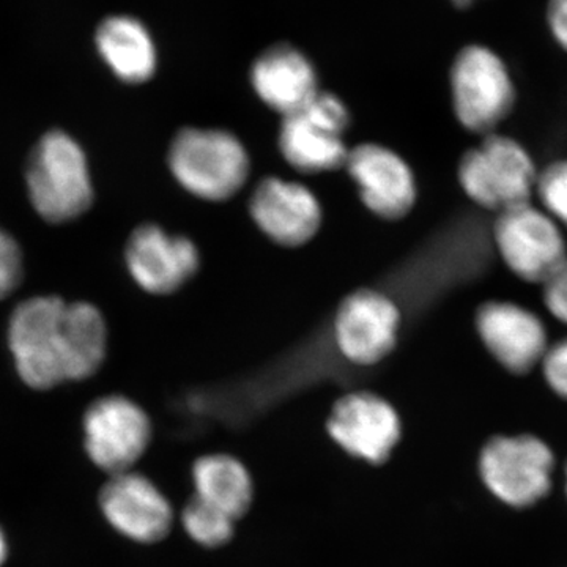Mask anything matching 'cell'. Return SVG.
I'll use <instances>...</instances> for the list:
<instances>
[{
	"label": "cell",
	"mask_w": 567,
	"mask_h": 567,
	"mask_svg": "<svg viewBox=\"0 0 567 567\" xmlns=\"http://www.w3.org/2000/svg\"><path fill=\"white\" fill-rule=\"evenodd\" d=\"M9 344L22 382L48 390L89 379L102 368L107 327L92 303L35 297L11 315Z\"/></svg>",
	"instance_id": "1"
},
{
	"label": "cell",
	"mask_w": 567,
	"mask_h": 567,
	"mask_svg": "<svg viewBox=\"0 0 567 567\" xmlns=\"http://www.w3.org/2000/svg\"><path fill=\"white\" fill-rule=\"evenodd\" d=\"M167 164L185 192L208 203L234 197L251 173L244 142L226 130H182L171 144Z\"/></svg>",
	"instance_id": "2"
},
{
	"label": "cell",
	"mask_w": 567,
	"mask_h": 567,
	"mask_svg": "<svg viewBox=\"0 0 567 567\" xmlns=\"http://www.w3.org/2000/svg\"><path fill=\"white\" fill-rule=\"evenodd\" d=\"M29 197L48 223L80 218L93 203L87 158L73 137L50 132L41 137L28 164Z\"/></svg>",
	"instance_id": "3"
},
{
	"label": "cell",
	"mask_w": 567,
	"mask_h": 567,
	"mask_svg": "<svg viewBox=\"0 0 567 567\" xmlns=\"http://www.w3.org/2000/svg\"><path fill=\"white\" fill-rule=\"evenodd\" d=\"M537 171L529 153L513 137L492 133L458 162L457 177L473 203L503 213L532 204Z\"/></svg>",
	"instance_id": "4"
},
{
	"label": "cell",
	"mask_w": 567,
	"mask_h": 567,
	"mask_svg": "<svg viewBox=\"0 0 567 567\" xmlns=\"http://www.w3.org/2000/svg\"><path fill=\"white\" fill-rule=\"evenodd\" d=\"M350 112L331 93H317L301 110L282 117L279 151L286 162L305 174L331 173L346 167L350 148L344 134Z\"/></svg>",
	"instance_id": "5"
},
{
	"label": "cell",
	"mask_w": 567,
	"mask_h": 567,
	"mask_svg": "<svg viewBox=\"0 0 567 567\" xmlns=\"http://www.w3.org/2000/svg\"><path fill=\"white\" fill-rule=\"evenodd\" d=\"M451 92L457 121L484 136L495 133L516 104V87L505 62L481 44L458 52L451 69Z\"/></svg>",
	"instance_id": "6"
},
{
	"label": "cell",
	"mask_w": 567,
	"mask_h": 567,
	"mask_svg": "<svg viewBox=\"0 0 567 567\" xmlns=\"http://www.w3.org/2000/svg\"><path fill=\"white\" fill-rule=\"evenodd\" d=\"M554 453L532 435L496 436L484 446L480 472L488 491L514 507L536 505L550 491Z\"/></svg>",
	"instance_id": "7"
},
{
	"label": "cell",
	"mask_w": 567,
	"mask_h": 567,
	"mask_svg": "<svg viewBox=\"0 0 567 567\" xmlns=\"http://www.w3.org/2000/svg\"><path fill=\"white\" fill-rule=\"evenodd\" d=\"M494 238L503 262L524 281L543 286L567 262L559 224L532 204L499 213Z\"/></svg>",
	"instance_id": "8"
},
{
	"label": "cell",
	"mask_w": 567,
	"mask_h": 567,
	"mask_svg": "<svg viewBox=\"0 0 567 567\" xmlns=\"http://www.w3.org/2000/svg\"><path fill=\"white\" fill-rule=\"evenodd\" d=\"M85 447L93 464L112 476L132 470L147 450L152 424L147 413L123 395H107L89 406Z\"/></svg>",
	"instance_id": "9"
},
{
	"label": "cell",
	"mask_w": 567,
	"mask_h": 567,
	"mask_svg": "<svg viewBox=\"0 0 567 567\" xmlns=\"http://www.w3.org/2000/svg\"><path fill=\"white\" fill-rule=\"evenodd\" d=\"M401 311L379 290L361 289L339 305L334 317V341L350 363L374 365L398 344Z\"/></svg>",
	"instance_id": "10"
},
{
	"label": "cell",
	"mask_w": 567,
	"mask_h": 567,
	"mask_svg": "<svg viewBox=\"0 0 567 567\" xmlns=\"http://www.w3.org/2000/svg\"><path fill=\"white\" fill-rule=\"evenodd\" d=\"M125 259L134 282L152 295L177 292L200 268V251L192 238L156 224H142L130 235Z\"/></svg>",
	"instance_id": "11"
},
{
	"label": "cell",
	"mask_w": 567,
	"mask_h": 567,
	"mask_svg": "<svg viewBox=\"0 0 567 567\" xmlns=\"http://www.w3.org/2000/svg\"><path fill=\"white\" fill-rule=\"evenodd\" d=\"M347 173L365 207L388 221L405 218L416 204L415 174L409 163L380 144L350 148Z\"/></svg>",
	"instance_id": "12"
},
{
	"label": "cell",
	"mask_w": 567,
	"mask_h": 567,
	"mask_svg": "<svg viewBox=\"0 0 567 567\" xmlns=\"http://www.w3.org/2000/svg\"><path fill=\"white\" fill-rule=\"evenodd\" d=\"M476 330L488 353L513 374L524 375L543 363L548 349L543 320L511 301H486L476 311Z\"/></svg>",
	"instance_id": "13"
},
{
	"label": "cell",
	"mask_w": 567,
	"mask_h": 567,
	"mask_svg": "<svg viewBox=\"0 0 567 567\" xmlns=\"http://www.w3.org/2000/svg\"><path fill=\"white\" fill-rule=\"evenodd\" d=\"M249 213L271 241L287 248L311 241L323 219L322 205L308 186L279 177L257 183L249 200Z\"/></svg>",
	"instance_id": "14"
},
{
	"label": "cell",
	"mask_w": 567,
	"mask_h": 567,
	"mask_svg": "<svg viewBox=\"0 0 567 567\" xmlns=\"http://www.w3.org/2000/svg\"><path fill=\"white\" fill-rule=\"evenodd\" d=\"M328 431L347 453L371 464H382L401 440V420L385 399L360 391L338 401Z\"/></svg>",
	"instance_id": "15"
},
{
	"label": "cell",
	"mask_w": 567,
	"mask_h": 567,
	"mask_svg": "<svg viewBox=\"0 0 567 567\" xmlns=\"http://www.w3.org/2000/svg\"><path fill=\"white\" fill-rule=\"evenodd\" d=\"M100 503L112 527L136 543H156L173 528L171 503L151 480L137 473L112 476Z\"/></svg>",
	"instance_id": "16"
},
{
	"label": "cell",
	"mask_w": 567,
	"mask_h": 567,
	"mask_svg": "<svg viewBox=\"0 0 567 567\" xmlns=\"http://www.w3.org/2000/svg\"><path fill=\"white\" fill-rule=\"evenodd\" d=\"M252 89L282 117L293 114L319 93L315 66L303 52L279 44L265 51L251 70Z\"/></svg>",
	"instance_id": "17"
},
{
	"label": "cell",
	"mask_w": 567,
	"mask_h": 567,
	"mask_svg": "<svg viewBox=\"0 0 567 567\" xmlns=\"http://www.w3.org/2000/svg\"><path fill=\"white\" fill-rule=\"evenodd\" d=\"M96 48L112 73L128 84L151 80L156 70V48L151 33L132 17H111L100 24Z\"/></svg>",
	"instance_id": "18"
},
{
	"label": "cell",
	"mask_w": 567,
	"mask_h": 567,
	"mask_svg": "<svg viewBox=\"0 0 567 567\" xmlns=\"http://www.w3.org/2000/svg\"><path fill=\"white\" fill-rule=\"evenodd\" d=\"M197 498L223 511L234 520L244 516L252 502V480L244 464L227 454L205 456L194 464Z\"/></svg>",
	"instance_id": "19"
},
{
	"label": "cell",
	"mask_w": 567,
	"mask_h": 567,
	"mask_svg": "<svg viewBox=\"0 0 567 567\" xmlns=\"http://www.w3.org/2000/svg\"><path fill=\"white\" fill-rule=\"evenodd\" d=\"M183 528L205 547L224 546L234 535L233 517L194 496L182 514Z\"/></svg>",
	"instance_id": "20"
},
{
	"label": "cell",
	"mask_w": 567,
	"mask_h": 567,
	"mask_svg": "<svg viewBox=\"0 0 567 567\" xmlns=\"http://www.w3.org/2000/svg\"><path fill=\"white\" fill-rule=\"evenodd\" d=\"M535 193L546 207L547 215L567 229V159L548 164L537 175Z\"/></svg>",
	"instance_id": "21"
},
{
	"label": "cell",
	"mask_w": 567,
	"mask_h": 567,
	"mask_svg": "<svg viewBox=\"0 0 567 567\" xmlns=\"http://www.w3.org/2000/svg\"><path fill=\"white\" fill-rule=\"evenodd\" d=\"M22 278V254L13 237L0 229V300L9 297Z\"/></svg>",
	"instance_id": "22"
},
{
	"label": "cell",
	"mask_w": 567,
	"mask_h": 567,
	"mask_svg": "<svg viewBox=\"0 0 567 567\" xmlns=\"http://www.w3.org/2000/svg\"><path fill=\"white\" fill-rule=\"evenodd\" d=\"M544 375L548 385L563 399H567V338L548 346L543 360Z\"/></svg>",
	"instance_id": "23"
},
{
	"label": "cell",
	"mask_w": 567,
	"mask_h": 567,
	"mask_svg": "<svg viewBox=\"0 0 567 567\" xmlns=\"http://www.w3.org/2000/svg\"><path fill=\"white\" fill-rule=\"evenodd\" d=\"M544 303H546L551 316L557 317L559 322L567 324V262L543 284Z\"/></svg>",
	"instance_id": "24"
},
{
	"label": "cell",
	"mask_w": 567,
	"mask_h": 567,
	"mask_svg": "<svg viewBox=\"0 0 567 567\" xmlns=\"http://www.w3.org/2000/svg\"><path fill=\"white\" fill-rule=\"evenodd\" d=\"M548 28L559 47L567 51V0H550L547 7Z\"/></svg>",
	"instance_id": "25"
},
{
	"label": "cell",
	"mask_w": 567,
	"mask_h": 567,
	"mask_svg": "<svg viewBox=\"0 0 567 567\" xmlns=\"http://www.w3.org/2000/svg\"><path fill=\"white\" fill-rule=\"evenodd\" d=\"M7 557V544L6 537H3L2 532H0V566H2L3 559Z\"/></svg>",
	"instance_id": "26"
},
{
	"label": "cell",
	"mask_w": 567,
	"mask_h": 567,
	"mask_svg": "<svg viewBox=\"0 0 567 567\" xmlns=\"http://www.w3.org/2000/svg\"><path fill=\"white\" fill-rule=\"evenodd\" d=\"M454 3L458 7H468L470 3L473 2V0H453Z\"/></svg>",
	"instance_id": "27"
},
{
	"label": "cell",
	"mask_w": 567,
	"mask_h": 567,
	"mask_svg": "<svg viewBox=\"0 0 567 567\" xmlns=\"http://www.w3.org/2000/svg\"><path fill=\"white\" fill-rule=\"evenodd\" d=\"M566 491H567V468H566Z\"/></svg>",
	"instance_id": "28"
}]
</instances>
